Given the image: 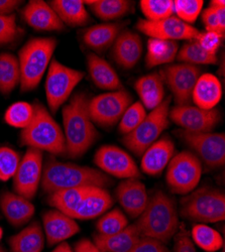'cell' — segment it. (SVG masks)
Here are the masks:
<instances>
[{
    "label": "cell",
    "mask_w": 225,
    "mask_h": 252,
    "mask_svg": "<svg viewBox=\"0 0 225 252\" xmlns=\"http://www.w3.org/2000/svg\"><path fill=\"white\" fill-rule=\"evenodd\" d=\"M112 205L113 199L106 189L94 187L82 201L74 215V219H94L105 213Z\"/></svg>",
    "instance_id": "25"
},
{
    "label": "cell",
    "mask_w": 225,
    "mask_h": 252,
    "mask_svg": "<svg viewBox=\"0 0 225 252\" xmlns=\"http://www.w3.org/2000/svg\"><path fill=\"white\" fill-rule=\"evenodd\" d=\"M94 187H80L61 190L50 194L49 204L58 211L74 218L82 201Z\"/></svg>",
    "instance_id": "30"
},
{
    "label": "cell",
    "mask_w": 225,
    "mask_h": 252,
    "mask_svg": "<svg viewBox=\"0 0 225 252\" xmlns=\"http://www.w3.org/2000/svg\"><path fill=\"white\" fill-rule=\"evenodd\" d=\"M34 114L31 123L20 132V142L29 149L60 156L66 154L64 132L47 108L33 105Z\"/></svg>",
    "instance_id": "4"
},
{
    "label": "cell",
    "mask_w": 225,
    "mask_h": 252,
    "mask_svg": "<svg viewBox=\"0 0 225 252\" xmlns=\"http://www.w3.org/2000/svg\"><path fill=\"white\" fill-rule=\"evenodd\" d=\"M124 25L103 24L89 28L83 34V40L90 49L102 52L108 49L121 32Z\"/></svg>",
    "instance_id": "31"
},
{
    "label": "cell",
    "mask_w": 225,
    "mask_h": 252,
    "mask_svg": "<svg viewBox=\"0 0 225 252\" xmlns=\"http://www.w3.org/2000/svg\"><path fill=\"white\" fill-rule=\"evenodd\" d=\"M58 41L54 37L30 39L18 53L20 90L29 92L35 89L50 66Z\"/></svg>",
    "instance_id": "5"
},
{
    "label": "cell",
    "mask_w": 225,
    "mask_h": 252,
    "mask_svg": "<svg viewBox=\"0 0 225 252\" xmlns=\"http://www.w3.org/2000/svg\"><path fill=\"white\" fill-rule=\"evenodd\" d=\"M2 236H3V229L0 227V240L2 239Z\"/></svg>",
    "instance_id": "52"
},
{
    "label": "cell",
    "mask_w": 225,
    "mask_h": 252,
    "mask_svg": "<svg viewBox=\"0 0 225 252\" xmlns=\"http://www.w3.org/2000/svg\"><path fill=\"white\" fill-rule=\"evenodd\" d=\"M51 252H74V250L67 242H62L58 244Z\"/></svg>",
    "instance_id": "50"
},
{
    "label": "cell",
    "mask_w": 225,
    "mask_h": 252,
    "mask_svg": "<svg viewBox=\"0 0 225 252\" xmlns=\"http://www.w3.org/2000/svg\"><path fill=\"white\" fill-rule=\"evenodd\" d=\"M179 229L174 236V252H197L191 235L185 227Z\"/></svg>",
    "instance_id": "46"
},
{
    "label": "cell",
    "mask_w": 225,
    "mask_h": 252,
    "mask_svg": "<svg viewBox=\"0 0 225 252\" xmlns=\"http://www.w3.org/2000/svg\"><path fill=\"white\" fill-rule=\"evenodd\" d=\"M134 87L139 95L141 104L149 110H153L158 107L162 102L163 96H165L162 79L157 73L139 78L135 82Z\"/></svg>",
    "instance_id": "29"
},
{
    "label": "cell",
    "mask_w": 225,
    "mask_h": 252,
    "mask_svg": "<svg viewBox=\"0 0 225 252\" xmlns=\"http://www.w3.org/2000/svg\"><path fill=\"white\" fill-rule=\"evenodd\" d=\"M34 114L32 105L28 102H15L7 108L4 114L5 122L16 128H26Z\"/></svg>",
    "instance_id": "37"
},
{
    "label": "cell",
    "mask_w": 225,
    "mask_h": 252,
    "mask_svg": "<svg viewBox=\"0 0 225 252\" xmlns=\"http://www.w3.org/2000/svg\"><path fill=\"white\" fill-rule=\"evenodd\" d=\"M140 237L134 223L113 235H95L93 243L100 252H130Z\"/></svg>",
    "instance_id": "23"
},
{
    "label": "cell",
    "mask_w": 225,
    "mask_h": 252,
    "mask_svg": "<svg viewBox=\"0 0 225 252\" xmlns=\"http://www.w3.org/2000/svg\"><path fill=\"white\" fill-rule=\"evenodd\" d=\"M26 23L35 31L54 32L64 29V24L50 6L43 0H32L22 11Z\"/></svg>",
    "instance_id": "19"
},
{
    "label": "cell",
    "mask_w": 225,
    "mask_h": 252,
    "mask_svg": "<svg viewBox=\"0 0 225 252\" xmlns=\"http://www.w3.org/2000/svg\"><path fill=\"white\" fill-rule=\"evenodd\" d=\"M89 98L84 93L75 94L63 108L66 154L71 158L83 156L98 136L88 111Z\"/></svg>",
    "instance_id": "1"
},
{
    "label": "cell",
    "mask_w": 225,
    "mask_h": 252,
    "mask_svg": "<svg viewBox=\"0 0 225 252\" xmlns=\"http://www.w3.org/2000/svg\"><path fill=\"white\" fill-rule=\"evenodd\" d=\"M24 1L17 0H0V15H9Z\"/></svg>",
    "instance_id": "48"
},
{
    "label": "cell",
    "mask_w": 225,
    "mask_h": 252,
    "mask_svg": "<svg viewBox=\"0 0 225 252\" xmlns=\"http://www.w3.org/2000/svg\"><path fill=\"white\" fill-rule=\"evenodd\" d=\"M133 2L128 0H91L84 1L92 12L102 20H113L125 16L131 9Z\"/></svg>",
    "instance_id": "33"
},
{
    "label": "cell",
    "mask_w": 225,
    "mask_h": 252,
    "mask_svg": "<svg viewBox=\"0 0 225 252\" xmlns=\"http://www.w3.org/2000/svg\"><path fill=\"white\" fill-rule=\"evenodd\" d=\"M117 201L131 218H138L145 211L149 197L146 186L138 179H126L116 188Z\"/></svg>",
    "instance_id": "18"
},
{
    "label": "cell",
    "mask_w": 225,
    "mask_h": 252,
    "mask_svg": "<svg viewBox=\"0 0 225 252\" xmlns=\"http://www.w3.org/2000/svg\"><path fill=\"white\" fill-rule=\"evenodd\" d=\"M169 118L189 132H211L220 121V111L216 108L205 110L197 106H175L170 109Z\"/></svg>",
    "instance_id": "16"
},
{
    "label": "cell",
    "mask_w": 225,
    "mask_h": 252,
    "mask_svg": "<svg viewBox=\"0 0 225 252\" xmlns=\"http://www.w3.org/2000/svg\"><path fill=\"white\" fill-rule=\"evenodd\" d=\"M43 152L29 149L20 159L15 175L13 176V189L15 194L28 200H32L42 181Z\"/></svg>",
    "instance_id": "12"
},
{
    "label": "cell",
    "mask_w": 225,
    "mask_h": 252,
    "mask_svg": "<svg viewBox=\"0 0 225 252\" xmlns=\"http://www.w3.org/2000/svg\"><path fill=\"white\" fill-rule=\"evenodd\" d=\"M204 2L202 0H176L174 12L177 17L185 24H193L201 13Z\"/></svg>",
    "instance_id": "42"
},
{
    "label": "cell",
    "mask_w": 225,
    "mask_h": 252,
    "mask_svg": "<svg viewBox=\"0 0 225 252\" xmlns=\"http://www.w3.org/2000/svg\"><path fill=\"white\" fill-rule=\"evenodd\" d=\"M0 209L6 220L15 227L27 224L35 211L30 200L11 192H4L0 195Z\"/></svg>",
    "instance_id": "22"
},
{
    "label": "cell",
    "mask_w": 225,
    "mask_h": 252,
    "mask_svg": "<svg viewBox=\"0 0 225 252\" xmlns=\"http://www.w3.org/2000/svg\"><path fill=\"white\" fill-rule=\"evenodd\" d=\"M45 242L44 230L38 222L31 223L8 240L11 252H43Z\"/></svg>",
    "instance_id": "27"
},
{
    "label": "cell",
    "mask_w": 225,
    "mask_h": 252,
    "mask_svg": "<svg viewBox=\"0 0 225 252\" xmlns=\"http://www.w3.org/2000/svg\"><path fill=\"white\" fill-rule=\"evenodd\" d=\"M129 226V221L125 213L119 209H113L102 216L96 223V228L101 235H113Z\"/></svg>",
    "instance_id": "39"
},
{
    "label": "cell",
    "mask_w": 225,
    "mask_h": 252,
    "mask_svg": "<svg viewBox=\"0 0 225 252\" xmlns=\"http://www.w3.org/2000/svg\"><path fill=\"white\" fill-rule=\"evenodd\" d=\"M87 67L92 81L98 88L109 91H117L121 88L118 75L104 59L95 54H89Z\"/></svg>",
    "instance_id": "26"
},
{
    "label": "cell",
    "mask_w": 225,
    "mask_h": 252,
    "mask_svg": "<svg viewBox=\"0 0 225 252\" xmlns=\"http://www.w3.org/2000/svg\"><path fill=\"white\" fill-rule=\"evenodd\" d=\"M179 52V45L175 40L150 38L148 41V54L146 66L149 69L172 63Z\"/></svg>",
    "instance_id": "32"
},
{
    "label": "cell",
    "mask_w": 225,
    "mask_h": 252,
    "mask_svg": "<svg viewBox=\"0 0 225 252\" xmlns=\"http://www.w3.org/2000/svg\"><path fill=\"white\" fill-rule=\"evenodd\" d=\"M161 74L173 93L176 106L190 105L193 89L201 75L200 69L195 65L181 63L166 67Z\"/></svg>",
    "instance_id": "13"
},
{
    "label": "cell",
    "mask_w": 225,
    "mask_h": 252,
    "mask_svg": "<svg viewBox=\"0 0 225 252\" xmlns=\"http://www.w3.org/2000/svg\"><path fill=\"white\" fill-rule=\"evenodd\" d=\"M49 4L63 24L83 27L89 23L90 16L82 0H53Z\"/></svg>",
    "instance_id": "28"
},
{
    "label": "cell",
    "mask_w": 225,
    "mask_h": 252,
    "mask_svg": "<svg viewBox=\"0 0 225 252\" xmlns=\"http://www.w3.org/2000/svg\"><path fill=\"white\" fill-rule=\"evenodd\" d=\"M224 36L220 35L217 32H206L200 33L199 36L197 37V43L199 46L204 50L206 51L209 54L216 55L217 50L221 46L222 39Z\"/></svg>",
    "instance_id": "45"
},
{
    "label": "cell",
    "mask_w": 225,
    "mask_h": 252,
    "mask_svg": "<svg viewBox=\"0 0 225 252\" xmlns=\"http://www.w3.org/2000/svg\"><path fill=\"white\" fill-rule=\"evenodd\" d=\"M181 215L201 223H216L225 218V196L215 188L203 187L181 202Z\"/></svg>",
    "instance_id": "6"
},
{
    "label": "cell",
    "mask_w": 225,
    "mask_h": 252,
    "mask_svg": "<svg viewBox=\"0 0 225 252\" xmlns=\"http://www.w3.org/2000/svg\"><path fill=\"white\" fill-rule=\"evenodd\" d=\"M130 252H170V250L159 240L150 237H140Z\"/></svg>",
    "instance_id": "47"
},
{
    "label": "cell",
    "mask_w": 225,
    "mask_h": 252,
    "mask_svg": "<svg viewBox=\"0 0 225 252\" xmlns=\"http://www.w3.org/2000/svg\"><path fill=\"white\" fill-rule=\"evenodd\" d=\"M140 9L150 22H157L173 16L174 1L173 0H141L139 2Z\"/></svg>",
    "instance_id": "38"
},
{
    "label": "cell",
    "mask_w": 225,
    "mask_h": 252,
    "mask_svg": "<svg viewBox=\"0 0 225 252\" xmlns=\"http://www.w3.org/2000/svg\"><path fill=\"white\" fill-rule=\"evenodd\" d=\"M94 162L102 172L119 179H138L140 173L132 158L114 145H103L96 152Z\"/></svg>",
    "instance_id": "14"
},
{
    "label": "cell",
    "mask_w": 225,
    "mask_h": 252,
    "mask_svg": "<svg viewBox=\"0 0 225 252\" xmlns=\"http://www.w3.org/2000/svg\"><path fill=\"white\" fill-rule=\"evenodd\" d=\"M20 73L16 57L11 54H0V92L10 94L19 84Z\"/></svg>",
    "instance_id": "34"
},
{
    "label": "cell",
    "mask_w": 225,
    "mask_h": 252,
    "mask_svg": "<svg viewBox=\"0 0 225 252\" xmlns=\"http://www.w3.org/2000/svg\"><path fill=\"white\" fill-rule=\"evenodd\" d=\"M132 96L126 90H117L100 94L89 99L88 111L93 123L102 127L117 124L126 110L130 106Z\"/></svg>",
    "instance_id": "10"
},
{
    "label": "cell",
    "mask_w": 225,
    "mask_h": 252,
    "mask_svg": "<svg viewBox=\"0 0 225 252\" xmlns=\"http://www.w3.org/2000/svg\"><path fill=\"white\" fill-rule=\"evenodd\" d=\"M135 27L140 32L151 38L163 40H192L197 39L201 33L197 29L182 22L177 16H170L157 22L139 19Z\"/></svg>",
    "instance_id": "15"
},
{
    "label": "cell",
    "mask_w": 225,
    "mask_h": 252,
    "mask_svg": "<svg viewBox=\"0 0 225 252\" xmlns=\"http://www.w3.org/2000/svg\"><path fill=\"white\" fill-rule=\"evenodd\" d=\"M222 97L219 79L212 74H203L198 78L192 92V101L199 108L210 110L215 108Z\"/></svg>",
    "instance_id": "24"
},
{
    "label": "cell",
    "mask_w": 225,
    "mask_h": 252,
    "mask_svg": "<svg viewBox=\"0 0 225 252\" xmlns=\"http://www.w3.org/2000/svg\"><path fill=\"white\" fill-rule=\"evenodd\" d=\"M40 184L43 190L50 195L71 188L98 187L105 189L111 185V179L103 172L92 167L49 159L43 169Z\"/></svg>",
    "instance_id": "3"
},
{
    "label": "cell",
    "mask_w": 225,
    "mask_h": 252,
    "mask_svg": "<svg viewBox=\"0 0 225 252\" xmlns=\"http://www.w3.org/2000/svg\"><path fill=\"white\" fill-rule=\"evenodd\" d=\"M171 97L163 99L158 107L153 109L142 122L130 133L122 138V142L135 156L141 157L150 146L156 142L161 132L170 124Z\"/></svg>",
    "instance_id": "7"
},
{
    "label": "cell",
    "mask_w": 225,
    "mask_h": 252,
    "mask_svg": "<svg viewBox=\"0 0 225 252\" xmlns=\"http://www.w3.org/2000/svg\"><path fill=\"white\" fill-rule=\"evenodd\" d=\"M19 162V155L14 150L6 146L0 148V181L7 182L12 179Z\"/></svg>",
    "instance_id": "43"
},
{
    "label": "cell",
    "mask_w": 225,
    "mask_h": 252,
    "mask_svg": "<svg viewBox=\"0 0 225 252\" xmlns=\"http://www.w3.org/2000/svg\"><path fill=\"white\" fill-rule=\"evenodd\" d=\"M0 252H5V249L3 247H0Z\"/></svg>",
    "instance_id": "53"
},
{
    "label": "cell",
    "mask_w": 225,
    "mask_h": 252,
    "mask_svg": "<svg viewBox=\"0 0 225 252\" xmlns=\"http://www.w3.org/2000/svg\"><path fill=\"white\" fill-rule=\"evenodd\" d=\"M43 230L49 246L58 245L76 235L80 227L74 218L58 210H50L43 215Z\"/></svg>",
    "instance_id": "17"
},
{
    "label": "cell",
    "mask_w": 225,
    "mask_h": 252,
    "mask_svg": "<svg viewBox=\"0 0 225 252\" xmlns=\"http://www.w3.org/2000/svg\"><path fill=\"white\" fill-rule=\"evenodd\" d=\"M202 23L206 32H214L224 36L225 32V6L210 5L202 13Z\"/></svg>",
    "instance_id": "41"
},
{
    "label": "cell",
    "mask_w": 225,
    "mask_h": 252,
    "mask_svg": "<svg viewBox=\"0 0 225 252\" xmlns=\"http://www.w3.org/2000/svg\"><path fill=\"white\" fill-rule=\"evenodd\" d=\"M191 238L196 245L206 252L218 251L223 246V238L220 233L205 224L193 226Z\"/></svg>",
    "instance_id": "36"
},
{
    "label": "cell",
    "mask_w": 225,
    "mask_h": 252,
    "mask_svg": "<svg viewBox=\"0 0 225 252\" xmlns=\"http://www.w3.org/2000/svg\"><path fill=\"white\" fill-rule=\"evenodd\" d=\"M202 176V162L195 154L184 151L173 157L166 175L170 190L178 195L192 193Z\"/></svg>",
    "instance_id": "9"
},
{
    "label": "cell",
    "mask_w": 225,
    "mask_h": 252,
    "mask_svg": "<svg viewBox=\"0 0 225 252\" xmlns=\"http://www.w3.org/2000/svg\"><path fill=\"white\" fill-rule=\"evenodd\" d=\"M146 108L144 107V105L141 104V102H135L131 104L126 110V112L122 115L119 121V132L125 135L130 133L142 122V120L146 118Z\"/></svg>",
    "instance_id": "40"
},
{
    "label": "cell",
    "mask_w": 225,
    "mask_h": 252,
    "mask_svg": "<svg viewBox=\"0 0 225 252\" xmlns=\"http://www.w3.org/2000/svg\"><path fill=\"white\" fill-rule=\"evenodd\" d=\"M210 5L225 6V1H223V0H221V1H219V0H212V1H210Z\"/></svg>",
    "instance_id": "51"
},
{
    "label": "cell",
    "mask_w": 225,
    "mask_h": 252,
    "mask_svg": "<svg viewBox=\"0 0 225 252\" xmlns=\"http://www.w3.org/2000/svg\"><path fill=\"white\" fill-rule=\"evenodd\" d=\"M178 61L190 65H214L217 64L216 55H212L204 51L196 39L189 40L178 52Z\"/></svg>",
    "instance_id": "35"
},
{
    "label": "cell",
    "mask_w": 225,
    "mask_h": 252,
    "mask_svg": "<svg viewBox=\"0 0 225 252\" xmlns=\"http://www.w3.org/2000/svg\"><path fill=\"white\" fill-rule=\"evenodd\" d=\"M19 35L15 15H0V45L10 44Z\"/></svg>",
    "instance_id": "44"
},
{
    "label": "cell",
    "mask_w": 225,
    "mask_h": 252,
    "mask_svg": "<svg viewBox=\"0 0 225 252\" xmlns=\"http://www.w3.org/2000/svg\"><path fill=\"white\" fill-rule=\"evenodd\" d=\"M195 156L210 169H217L225 163V135L214 132H189L186 130L176 131Z\"/></svg>",
    "instance_id": "11"
},
{
    "label": "cell",
    "mask_w": 225,
    "mask_h": 252,
    "mask_svg": "<svg viewBox=\"0 0 225 252\" xmlns=\"http://www.w3.org/2000/svg\"><path fill=\"white\" fill-rule=\"evenodd\" d=\"M142 54L141 38L130 31L121 32L113 43L111 56L117 65L127 70L132 69Z\"/></svg>",
    "instance_id": "20"
},
{
    "label": "cell",
    "mask_w": 225,
    "mask_h": 252,
    "mask_svg": "<svg viewBox=\"0 0 225 252\" xmlns=\"http://www.w3.org/2000/svg\"><path fill=\"white\" fill-rule=\"evenodd\" d=\"M74 252H100L89 239H81L74 246Z\"/></svg>",
    "instance_id": "49"
},
{
    "label": "cell",
    "mask_w": 225,
    "mask_h": 252,
    "mask_svg": "<svg viewBox=\"0 0 225 252\" xmlns=\"http://www.w3.org/2000/svg\"><path fill=\"white\" fill-rule=\"evenodd\" d=\"M141 237H150L168 243L179 230L177 205L173 198L161 191L156 192L148 201L145 211L135 222Z\"/></svg>",
    "instance_id": "2"
},
{
    "label": "cell",
    "mask_w": 225,
    "mask_h": 252,
    "mask_svg": "<svg viewBox=\"0 0 225 252\" xmlns=\"http://www.w3.org/2000/svg\"><path fill=\"white\" fill-rule=\"evenodd\" d=\"M84 73L51 61L46 79V96L50 110L56 113L69 99L78 84L84 78Z\"/></svg>",
    "instance_id": "8"
},
{
    "label": "cell",
    "mask_w": 225,
    "mask_h": 252,
    "mask_svg": "<svg viewBox=\"0 0 225 252\" xmlns=\"http://www.w3.org/2000/svg\"><path fill=\"white\" fill-rule=\"evenodd\" d=\"M175 144L169 137H162L154 142L142 154L141 170L147 175L159 176L174 157Z\"/></svg>",
    "instance_id": "21"
}]
</instances>
